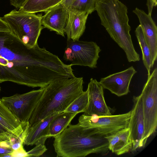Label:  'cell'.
Listing matches in <instances>:
<instances>
[{"label": "cell", "instance_id": "obj_7", "mask_svg": "<svg viewBox=\"0 0 157 157\" xmlns=\"http://www.w3.org/2000/svg\"><path fill=\"white\" fill-rule=\"evenodd\" d=\"M131 113V110L123 114L104 116L82 114L78 124L88 128L93 135L105 137L128 127Z\"/></svg>", "mask_w": 157, "mask_h": 157}, {"label": "cell", "instance_id": "obj_14", "mask_svg": "<svg viewBox=\"0 0 157 157\" xmlns=\"http://www.w3.org/2000/svg\"><path fill=\"white\" fill-rule=\"evenodd\" d=\"M68 16V9L60 3L46 12L41 17L42 24L44 28L64 37Z\"/></svg>", "mask_w": 157, "mask_h": 157}, {"label": "cell", "instance_id": "obj_29", "mask_svg": "<svg viewBox=\"0 0 157 157\" xmlns=\"http://www.w3.org/2000/svg\"><path fill=\"white\" fill-rule=\"evenodd\" d=\"M0 31L11 32L6 23L0 17Z\"/></svg>", "mask_w": 157, "mask_h": 157}, {"label": "cell", "instance_id": "obj_3", "mask_svg": "<svg viewBox=\"0 0 157 157\" xmlns=\"http://www.w3.org/2000/svg\"><path fill=\"white\" fill-rule=\"evenodd\" d=\"M128 8L119 0H97L96 11L101 25L111 38L124 52L128 61L140 60L136 51L130 33L131 30L127 15Z\"/></svg>", "mask_w": 157, "mask_h": 157}, {"label": "cell", "instance_id": "obj_32", "mask_svg": "<svg viewBox=\"0 0 157 157\" xmlns=\"http://www.w3.org/2000/svg\"><path fill=\"white\" fill-rule=\"evenodd\" d=\"M0 91H1V87L0 86ZM1 101V98H0V101Z\"/></svg>", "mask_w": 157, "mask_h": 157}, {"label": "cell", "instance_id": "obj_31", "mask_svg": "<svg viewBox=\"0 0 157 157\" xmlns=\"http://www.w3.org/2000/svg\"><path fill=\"white\" fill-rule=\"evenodd\" d=\"M6 132H9L5 128L0 124V133Z\"/></svg>", "mask_w": 157, "mask_h": 157}, {"label": "cell", "instance_id": "obj_30", "mask_svg": "<svg viewBox=\"0 0 157 157\" xmlns=\"http://www.w3.org/2000/svg\"><path fill=\"white\" fill-rule=\"evenodd\" d=\"M75 0H63L61 3L67 9Z\"/></svg>", "mask_w": 157, "mask_h": 157}, {"label": "cell", "instance_id": "obj_17", "mask_svg": "<svg viewBox=\"0 0 157 157\" xmlns=\"http://www.w3.org/2000/svg\"><path fill=\"white\" fill-rule=\"evenodd\" d=\"M105 137L108 141L109 150L117 155L128 153L132 149V144L128 127L118 130Z\"/></svg>", "mask_w": 157, "mask_h": 157}, {"label": "cell", "instance_id": "obj_1", "mask_svg": "<svg viewBox=\"0 0 157 157\" xmlns=\"http://www.w3.org/2000/svg\"><path fill=\"white\" fill-rule=\"evenodd\" d=\"M67 65L38 44L29 48L11 32L0 31V83L44 87L64 78Z\"/></svg>", "mask_w": 157, "mask_h": 157}, {"label": "cell", "instance_id": "obj_15", "mask_svg": "<svg viewBox=\"0 0 157 157\" xmlns=\"http://www.w3.org/2000/svg\"><path fill=\"white\" fill-rule=\"evenodd\" d=\"M68 9L67 21L64 29L67 40H79L86 29L87 13Z\"/></svg>", "mask_w": 157, "mask_h": 157}, {"label": "cell", "instance_id": "obj_12", "mask_svg": "<svg viewBox=\"0 0 157 157\" xmlns=\"http://www.w3.org/2000/svg\"><path fill=\"white\" fill-rule=\"evenodd\" d=\"M137 72L132 66L124 71L101 78L99 82L103 88L118 97L121 96L130 92V82Z\"/></svg>", "mask_w": 157, "mask_h": 157}, {"label": "cell", "instance_id": "obj_28", "mask_svg": "<svg viewBox=\"0 0 157 157\" xmlns=\"http://www.w3.org/2000/svg\"><path fill=\"white\" fill-rule=\"evenodd\" d=\"M11 5L17 9H20L27 0H9Z\"/></svg>", "mask_w": 157, "mask_h": 157}, {"label": "cell", "instance_id": "obj_24", "mask_svg": "<svg viewBox=\"0 0 157 157\" xmlns=\"http://www.w3.org/2000/svg\"><path fill=\"white\" fill-rule=\"evenodd\" d=\"M47 150L44 145H36L33 149L27 152L28 157H39L42 155Z\"/></svg>", "mask_w": 157, "mask_h": 157}, {"label": "cell", "instance_id": "obj_27", "mask_svg": "<svg viewBox=\"0 0 157 157\" xmlns=\"http://www.w3.org/2000/svg\"><path fill=\"white\" fill-rule=\"evenodd\" d=\"M157 5V0H147L148 14L151 15L153 8Z\"/></svg>", "mask_w": 157, "mask_h": 157}, {"label": "cell", "instance_id": "obj_23", "mask_svg": "<svg viewBox=\"0 0 157 157\" xmlns=\"http://www.w3.org/2000/svg\"><path fill=\"white\" fill-rule=\"evenodd\" d=\"M97 0H75L68 9L81 12L88 14L95 10Z\"/></svg>", "mask_w": 157, "mask_h": 157}, {"label": "cell", "instance_id": "obj_25", "mask_svg": "<svg viewBox=\"0 0 157 157\" xmlns=\"http://www.w3.org/2000/svg\"><path fill=\"white\" fill-rule=\"evenodd\" d=\"M13 151L8 142L0 141V157L7 154L12 153Z\"/></svg>", "mask_w": 157, "mask_h": 157}, {"label": "cell", "instance_id": "obj_9", "mask_svg": "<svg viewBox=\"0 0 157 157\" xmlns=\"http://www.w3.org/2000/svg\"><path fill=\"white\" fill-rule=\"evenodd\" d=\"M43 87L22 94L3 97L1 102L8 108L23 127L29 124V118L36 107Z\"/></svg>", "mask_w": 157, "mask_h": 157}, {"label": "cell", "instance_id": "obj_21", "mask_svg": "<svg viewBox=\"0 0 157 157\" xmlns=\"http://www.w3.org/2000/svg\"><path fill=\"white\" fill-rule=\"evenodd\" d=\"M135 33L141 49L142 60L148 72V75H150L151 67V58L149 48L147 43L140 25L136 29Z\"/></svg>", "mask_w": 157, "mask_h": 157}, {"label": "cell", "instance_id": "obj_6", "mask_svg": "<svg viewBox=\"0 0 157 157\" xmlns=\"http://www.w3.org/2000/svg\"><path fill=\"white\" fill-rule=\"evenodd\" d=\"M144 124L142 139L144 147L148 138L156 131L157 126V68L148 75L140 94Z\"/></svg>", "mask_w": 157, "mask_h": 157}, {"label": "cell", "instance_id": "obj_2", "mask_svg": "<svg viewBox=\"0 0 157 157\" xmlns=\"http://www.w3.org/2000/svg\"><path fill=\"white\" fill-rule=\"evenodd\" d=\"M82 77L53 82L43 87L41 95L29 121V128L55 113L64 112L83 91Z\"/></svg>", "mask_w": 157, "mask_h": 157}, {"label": "cell", "instance_id": "obj_19", "mask_svg": "<svg viewBox=\"0 0 157 157\" xmlns=\"http://www.w3.org/2000/svg\"><path fill=\"white\" fill-rule=\"evenodd\" d=\"M77 114L63 112L57 114L51 121L49 136L55 137L61 133L70 124Z\"/></svg>", "mask_w": 157, "mask_h": 157}, {"label": "cell", "instance_id": "obj_11", "mask_svg": "<svg viewBox=\"0 0 157 157\" xmlns=\"http://www.w3.org/2000/svg\"><path fill=\"white\" fill-rule=\"evenodd\" d=\"M133 107L128 128L132 142V150L144 147L142 139L144 132V124L142 99L140 94L133 98Z\"/></svg>", "mask_w": 157, "mask_h": 157}, {"label": "cell", "instance_id": "obj_13", "mask_svg": "<svg viewBox=\"0 0 157 157\" xmlns=\"http://www.w3.org/2000/svg\"><path fill=\"white\" fill-rule=\"evenodd\" d=\"M133 12L138 18L145 41L150 49L152 68L157 58V27L151 15L137 8Z\"/></svg>", "mask_w": 157, "mask_h": 157}, {"label": "cell", "instance_id": "obj_16", "mask_svg": "<svg viewBox=\"0 0 157 157\" xmlns=\"http://www.w3.org/2000/svg\"><path fill=\"white\" fill-rule=\"evenodd\" d=\"M53 114L45 118L34 126L29 128L24 141L27 145H44L49 136V127L51 121L58 114Z\"/></svg>", "mask_w": 157, "mask_h": 157}, {"label": "cell", "instance_id": "obj_8", "mask_svg": "<svg viewBox=\"0 0 157 157\" xmlns=\"http://www.w3.org/2000/svg\"><path fill=\"white\" fill-rule=\"evenodd\" d=\"M100 47L93 41L67 40L63 59L72 65L97 67V61L101 51Z\"/></svg>", "mask_w": 157, "mask_h": 157}, {"label": "cell", "instance_id": "obj_4", "mask_svg": "<svg viewBox=\"0 0 157 157\" xmlns=\"http://www.w3.org/2000/svg\"><path fill=\"white\" fill-rule=\"evenodd\" d=\"M53 145L57 157H85L91 154L107 155L108 143L104 136L93 135L88 128L70 124L54 137Z\"/></svg>", "mask_w": 157, "mask_h": 157}, {"label": "cell", "instance_id": "obj_26", "mask_svg": "<svg viewBox=\"0 0 157 157\" xmlns=\"http://www.w3.org/2000/svg\"><path fill=\"white\" fill-rule=\"evenodd\" d=\"M12 155V157H28L27 152L24 149L23 146L18 149L13 151Z\"/></svg>", "mask_w": 157, "mask_h": 157}, {"label": "cell", "instance_id": "obj_10", "mask_svg": "<svg viewBox=\"0 0 157 157\" xmlns=\"http://www.w3.org/2000/svg\"><path fill=\"white\" fill-rule=\"evenodd\" d=\"M88 94V103L83 114L87 116H108L112 115L111 109L105 101L103 88L96 79L91 78L87 90Z\"/></svg>", "mask_w": 157, "mask_h": 157}, {"label": "cell", "instance_id": "obj_20", "mask_svg": "<svg viewBox=\"0 0 157 157\" xmlns=\"http://www.w3.org/2000/svg\"><path fill=\"white\" fill-rule=\"evenodd\" d=\"M63 0H27L19 10L30 13L47 12Z\"/></svg>", "mask_w": 157, "mask_h": 157}, {"label": "cell", "instance_id": "obj_18", "mask_svg": "<svg viewBox=\"0 0 157 157\" xmlns=\"http://www.w3.org/2000/svg\"><path fill=\"white\" fill-rule=\"evenodd\" d=\"M0 124L16 138L25 136L29 124L22 126L9 109L0 101Z\"/></svg>", "mask_w": 157, "mask_h": 157}, {"label": "cell", "instance_id": "obj_22", "mask_svg": "<svg viewBox=\"0 0 157 157\" xmlns=\"http://www.w3.org/2000/svg\"><path fill=\"white\" fill-rule=\"evenodd\" d=\"M88 103V94L87 90L83 91L69 105L64 112L78 113L84 112Z\"/></svg>", "mask_w": 157, "mask_h": 157}, {"label": "cell", "instance_id": "obj_5", "mask_svg": "<svg viewBox=\"0 0 157 157\" xmlns=\"http://www.w3.org/2000/svg\"><path fill=\"white\" fill-rule=\"evenodd\" d=\"M1 18L12 33L29 48L38 44L43 29L40 16L13 10Z\"/></svg>", "mask_w": 157, "mask_h": 157}]
</instances>
